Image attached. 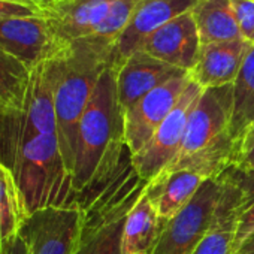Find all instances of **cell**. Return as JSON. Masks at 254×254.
Returning <instances> with one entry per match:
<instances>
[{"mask_svg": "<svg viewBox=\"0 0 254 254\" xmlns=\"http://www.w3.org/2000/svg\"><path fill=\"white\" fill-rule=\"evenodd\" d=\"M189 82L190 73L183 72L159 85L133 106L124 111L126 144L132 156L139 153L150 141L157 127L180 100Z\"/></svg>", "mask_w": 254, "mask_h": 254, "instance_id": "cell-9", "label": "cell"}, {"mask_svg": "<svg viewBox=\"0 0 254 254\" xmlns=\"http://www.w3.org/2000/svg\"><path fill=\"white\" fill-rule=\"evenodd\" d=\"M0 165L15 178L29 214L76 205L73 181L60 150L48 62L32 70L21 109H0Z\"/></svg>", "mask_w": 254, "mask_h": 254, "instance_id": "cell-1", "label": "cell"}, {"mask_svg": "<svg viewBox=\"0 0 254 254\" xmlns=\"http://www.w3.org/2000/svg\"><path fill=\"white\" fill-rule=\"evenodd\" d=\"M81 227L82 209L78 205L48 206L27 217L20 238L26 254H75Z\"/></svg>", "mask_w": 254, "mask_h": 254, "instance_id": "cell-8", "label": "cell"}, {"mask_svg": "<svg viewBox=\"0 0 254 254\" xmlns=\"http://www.w3.org/2000/svg\"><path fill=\"white\" fill-rule=\"evenodd\" d=\"M130 151L126 144L124 109L118 100L117 70L111 64L100 76L78 127L73 165L76 205L103 189Z\"/></svg>", "mask_w": 254, "mask_h": 254, "instance_id": "cell-2", "label": "cell"}, {"mask_svg": "<svg viewBox=\"0 0 254 254\" xmlns=\"http://www.w3.org/2000/svg\"><path fill=\"white\" fill-rule=\"evenodd\" d=\"M253 129H254V124H253V126L250 127V129H248V132H250V130H253ZM244 136H245V135H244ZM244 136H242V138H244Z\"/></svg>", "mask_w": 254, "mask_h": 254, "instance_id": "cell-32", "label": "cell"}, {"mask_svg": "<svg viewBox=\"0 0 254 254\" xmlns=\"http://www.w3.org/2000/svg\"><path fill=\"white\" fill-rule=\"evenodd\" d=\"M251 47L242 38L200 45L197 62L189 73L203 90L232 85Z\"/></svg>", "mask_w": 254, "mask_h": 254, "instance_id": "cell-15", "label": "cell"}, {"mask_svg": "<svg viewBox=\"0 0 254 254\" xmlns=\"http://www.w3.org/2000/svg\"><path fill=\"white\" fill-rule=\"evenodd\" d=\"M33 2L41 8L44 5H48V3H53V2H57V0H33Z\"/></svg>", "mask_w": 254, "mask_h": 254, "instance_id": "cell-30", "label": "cell"}, {"mask_svg": "<svg viewBox=\"0 0 254 254\" xmlns=\"http://www.w3.org/2000/svg\"><path fill=\"white\" fill-rule=\"evenodd\" d=\"M235 230L236 223L233 221L212 223L211 230L193 254H233Z\"/></svg>", "mask_w": 254, "mask_h": 254, "instance_id": "cell-23", "label": "cell"}, {"mask_svg": "<svg viewBox=\"0 0 254 254\" xmlns=\"http://www.w3.org/2000/svg\"><path fill=\"white\" fill-rule=\"evenodd\" d=\"M232 105V85L203 90L189 117L181 148L162 174L189 171L208 180L217 178L235 165L236 145L230 133Z\"/></svg>", "mask_w": 254, "mask_h": 254, "instance_id": "cell-4", "label": "cell"}, {"mask_svg": "<svg viewBox=\"0 0 254 254\" xmlns=\"http://www.w3.org/2000/svg\"><path fill=\"white\" fill-rule=\"evenodd\" d=\"M221 189L218 177L205 180L194 197L165 223L153 254H193L212 227Z\"/></svg>", "mask_w": 254, "mask_h": 254, "instance_id": "cell-6", "label": "cell"}, {"mask_svg": "<svg viewBox=\"0 0 254 254\" xmlns=\"http://www.w3.org/2000/svg\"><path fill=\"white\" fill-rule=\"evenodd\" d=\"M241 38L254 45V2L253 0H232Z\"/></svg>", "mask_w": 254, "mask_h": 254, "instance_id": "cell-24", "label": "cell"}, {"mask_svg": "<svg viewBox=\"0 0 254 254\" xmlns=\"http://www.w3.org/2000/svg\"><path fill=\"white\" fill-rule=\"evenodd\" d=\"M0 48L30 70L62 51L48 21L42 15L15 17L0 21Z\"/></svg>", "mask_w": 254, "mask_h": 254, "instance_id": "cell-10", "label": "cell"}, {"mask_svg": "<svg viewBox=\"0 0 254 254\" xmlns=\"http://www.w3.org/2000/svg\"><path fill=\"white\" fill-rule=\"evenodd\" d=\"M24 196L12 174L0 165V254H9L29 217Z\"/></svg>", "mask_w": 254, "mask_h": 254, "instance_id": "cell-18", "label": "cell"}, {"mask_svg": "<svg viewBox=\"0 0 254 254\" xmlns=\"http://www.w3.org/2000/svg\"><path fill=\"white\" fill-rule=\"evenodd\" d=\"M200 45L241 38L232 0H200L191 9Z\"/></svg>", "mask_w": 254, "mask_h": 254, "instance_id": "cell-19", "label": "cell"}, {"mask_svg": "<svg viewBox=\"0 0 254 254\" xmlns=\"http://www.w3.org/2000/svg\"><path fill=\"white\" fill-rule=\"evenodd\" d=\"M139 51L177 69L190 72L200 51V38L191 11L156 30L145 39Z\"/></svg>", "mask_w": 254, "mask_h": 254, "instance_id": "cell-13", "label": "cell"}, {"mask_svg": "<svg viewBox=\"0 0 254 254\" xmlns=\"http://www.w3.org/2000/svg\"><path fill=\"white\" fill-rule=\"evenodd\" d=\"M117 70V91L121 108L126 111L150 91L165 84L171 78L186 72L166 64L144 51L133 53Z\"/></svg>", "mask_w": 254, "mask_h": 254, "instance_id": "cell-14", "label": "cell"}, {"mask_svg": "<svg viewBox=\"0 0 254 254\" xmlns=\"http://www.w3.org/2000/svg\"><path fill=\"white\" fill-rule=\"evenodd\" d=\"M203 178L189 171L166 172L147 186V194L159 217L165 221L177 215L197 193Z\"/></svg>", "mask_w": 254, "mask_h": 254, "instance_id": "cell-16", "label": "cell"}, {"mask_svg": "<svg viewBox=\"0 0 254 254\" xmlns=\"http://www.w3.org/2000/svg\"><path fill=\"white\" fill-rule=\"evenodd\" d=\"M142 2L144 0H115L93 36L109 41L115 45L117 39L127 29L135 11Z\"/></svg>", "mask_w": 254, "mask_h": 254, "instance_id": "cell-22", "label": "cell"}, {"mask_svg": "<svg viewBox=\"0 0 254 254\" xmlns=\"http://www.w3.org/2000/svg\"><path fill=\"white\" fill-rule=\"evenodd\" d=\"M112 42L90 36L70 42L48 60L60 150L72 181L79 121L102 73L112 64Z\"/></svg>", "mask_w": 254, "mask_h": 254, "instance_id": "cell-3", "label": "cell"}, {"mask_svg": "<svg viewBox=\"0 0 254 254\" xmlns=\"http://www.w3.org/2000/svg\"><path fill=\"white\" fill-rule=\"evenodd\" d=\"M233 254H254V232L244 239V242L235 250Z\"/></svg>", "mask_w": 254, "mask_h": 254, "instance_id": "cell-28", "label": "cell"}, {"mask_svg": "<svg viewBox=\"0 0 254 254\" xmlns=\"http://www.w3.org/2000/svg\"><path fill=\"white\" fill-rule=\"evenodd\" d=\"M253 2H254V0H253Z\"/></svg>", "mask_w": 254, "mask_h": 254, "instance_id": "cell-33", "label": "cell"}, {"mask_svg": "<svg viewBox=\"0 0 254 254\" xmlns=\"http://www.w3.org/2000/svg\"><path fill=\"white\" fill-rule=\"evenodd\" d=\"M232 87H233V105H232L230 133L233 136L236 145V154H238V145L242 136L254 124V45L248 51Z\"/></svg>", "mask_w": 254, "mask_h": 254, "instance_id": "cell-20", "label": "cell"}, {"mask_svg": "<svg viewBox=\"0 0 254 254\" xmlns=\"http://www.w3.org/2000/svg\"><path fill=\"white\" fill-rule=\"evenodd\" d=\"M30 76L32 70L26 64L0 48V109L17 111L23 108Z\"/></svg>", "mask_w": 254, "mask_h": 254, "instance_id": "cell-21", "label": "cell"}, {"mask_svg": "<svg viewBox=\"0 0 254 254\" xmlns=\"http://www.w3.org/2000/svg\"><path fill=\"white\" fill-rule=\"evenodd\" d=\"M115 0H57L41 6L62 47L94 35Z\"/></svg>", "mask_w": 254, "mask_h": 254, "instance_id": "cell-12", "label": "cell"}, {"mask_svg": "<svg viewBox=\"0 0 254 254\" xmlns=\"http://www.w3.org/2000/svg\"><path fill=\"white\" fill-rule=\"evenodd\" d=\"M165 223L153 206L145 189L127 214L121 254H153Z\"/></svg>", "mask_w": 254, "mask_h": 254, "instance_id": "cell-17", "label": "cell"}, {"mask_svg": "<svg viewBox=\"0 0 254 254\" xmlns=\"http://www.w3.org/2000/svg\"><path fill=\"white\" fill-rule=\"evenodd\" d=\"M12 2H21V3H32V5H36L33 0H12Z\"/></svg>", "mask_w": 254, "mask_h": 254, "instance_id": "cell-31", "label": "cell"}, {"mask_svg": "<svg viewBox=\"0 0 254 254\" xmlns=\"http://www.w3.org/2000/svg\"><path fill=\"white\" fill-rule=\"evenodd\" d=\"M147 186L148 181L133 168L130 154L103 189L81 199L82 227L75 254H121L127 214Z\"/></svg>", "mask_w": 254, "mask_h": 254, "instance_id": "cell-5", "label": "cell"}, {"mask_svg": "<svg viewBox=\"0 0 254 254\" xmlns=\"http://www.w3.org/2000/svg\"><path fill=\"white\" fill-rule=\"evenodd\" d=\"M42 15V11L38 5L12 2V0H0V21L15 18V17H35Z\"/></svg>", "mask_w": 254, "mask_h": 254, "instance_id": "cell-25", "label": "cell"}, {"mask_svg": "<svg viewBox=\"0 0 254 254\" xmlns=\"http://www.w3.org/2000/svg\"><path fill=\"white\" fill-rule=\"evenodd\" d=\"M254 232V199L250 202V205L241 212L236 221V230H235V242H233V253L235 250L244 242L245 238H248Z\"/></svg>", "mask_w": 254, "mask_h": 254, "instance_id": "cell-26", "label": "cell"}, {"mask_svg": "<svg viewBox=\"0 0 254 254\" xmlns=\"http://www.w3.org/2000/svg\"><path fill=\"white\" fill-rule=\"evenodd\" d=\"M202 91L203 88L190 76V82L174 109L157 127V130L142 147V150L132 156L133 168L142 180L148 183L153 181L174 162L184 139L189 117Z\"/></svg>", "mask_w": 254, "mask_h": 254, "instance_id": "cell-7", "label": "cell"}, {"mask_svg": "<svg viewBox=\"0 0 254 254\" xmlns=\"http://www.w3.org/2000/svg\"><path fill=\"white\" fill-rule=\"evenodd\" d=\"M199 2L200 0H144L114 45L112 66L118 67L126 59L141 50L148 36L177 17L191 11Z\"/></svg>", "mask_w": 254, "mask_h": 254, "instance_id": "cell-11", "label": "cell"}, {"mask_svg": "<svg viewBox=\"0 0 254 254\" xmlns=\"http://www.w3.org/2000/svg\"><path fill=\"white\" fill-rule=\"evenodd\" d=\"M9 254H26V245H24V242H23L21 238L17 239V242L14 244V247H12V250H11Z\"/></svg>", "mask_w": 254, "mask_h": 254, "instance_id": "cell-29", "label": "cell"}, {"mask_svg": "<svg viewBox=\"0 0 254 254\" xmlns=\"http://www.w3.org/2000/svg\"><path fill=\"white\" fill-rule=\"evenodd\" d=\"M235 165L254 172V129L247 132L238 145V154Z\"/></svg>", "mask_w": 254, "mask_h": 254, "instance_id": "cell-27", "label": "cell"}]
</instances>
